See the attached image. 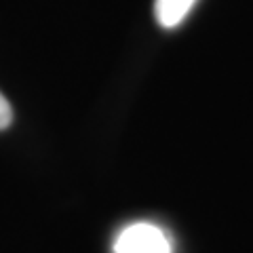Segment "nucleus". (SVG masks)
Masks as SVG:
<instances>
[{
    "instance_id": "f257e3e1",
    "label": "nucleus",
    "mask_w": 253,
    "mask_h": 253,
    "mask_svg": "<svg viewBox=\"0 0 253 253\" xmlns=\"http://www.w3.org/2000/svg\"><path fill=\"white\" fill-rule=\"evenodd\" d=\"M114 253H171V243L158 226L137 221L121 232Z\"/></svg>"
},
{
    "instance_id": "f03ea898",
    "label": "nucleus",
    "mask_w": 253,
    "mask_h": 253,
    "mask_svg": "<svg viewBox=\"0 0 253 253\" xmlns=\"http://www.w3.org/2000/svg\"><path fill=\"white\" fill-rule=\"evenodd\" d=\"M196 0H154V15L163 28H175L186 19Z\"/></svg>"
},
{
    "instance_id": "7ed1b4c3",
    "label": "nucleus",
    "mask_w": 253,
    "mask_h": 253,
    "mask_svg": "<svg viewBox=\"0 0 253 253\" xmlns=\"http://www.w3.org/2000/svg\"><path fill=\"white\" fill-rule=\"evenodd\" d=\"M11 121H13V110L9 106V101H6V97L0 93V131L6 129L11 125Z\"/></svg>"
}]
</instances>
